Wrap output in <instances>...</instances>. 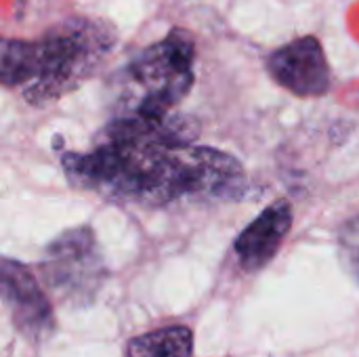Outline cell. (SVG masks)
I'll use <instances>...</instances> for the list:
<instances>
[{
	"label": "cell",
	"mask_w": 359,
	"mask_h": 357,
	"mask_svg": "<svg viewBox=\"0 0 359 357\" xmlns=\"http://www.w3.org/2000/svg\"><path fill=\"white\" fill-rule=\"evenodd\" d=\"M339 252L343 259V265L353 276L359 286V215L351 219L339 236Z\"/></svg>",
	"instance_id": "9c48e42d"
},
{
	"label": "cell",
	"mask_w": 359,
	"mask_h": 357,
	"mask_svg": "<svg viewBox=\"0 0 359 357\" xmlns=\"http://www.w3.org/2000/svg\"><path fill=\"white\" fill-rule=\"evenodd\" d=\"M196 135L187 116L116 118L93 151L65 154L63 168L74 185L120 202L238 200L246 191L242 164L225 151L194 147Z\"/></svg>",
	"instance_id": "6da1fadb"
},
{
	"label": "cell",
	"mask_w": 359,
	"mask_h": 357,
	"mask_svg": "<svg viewBox=\"0 0 359 357\" xmlns=\"http://www.w3.org/2000/svg\"><path fill=\"white\" fill-rule=\"evenodd\" d=\"M111 25L76 17L50 27L40 40H4L0 78L8 88L21 86L32 105H46L86 82L116 44Z\"/></svg>",
	"instance_id": "7a4b0ae2"
},
{
	"label": "cell",
	"mask_w": 359,
	"mask_h": 357,
	"mask_svg": "<svg viewBox=\"0 0 359 357\" xmlns=\"http://www.w3.org/2000/svg\"><path fill=\"white\" fill-rule=\"evenodd\" d=\"M2 303L8 309L15 328L32 339L40 341L55 328V316L50 301L34 280L32 271L11 259H2L0 267Z\"/></svg>",
	"instance_id": "8992f818"
},
{
	"label": "cell",
	"mask_w": 359,
	"mask_h": 357,
	"mask_svg": "<svg viewBox=\"0 0 359 357\" xmlns=\"http://www.w3.org/2000/svg\"><path fill=\"white\" fill-rule=\"evenodd\" d=\"M194 335L185 326H168L133 339L126 357H191Z\"/></svg>",
	"instance_id": "ba28073f"
},
{
	"label": "cell",
	"mask_w": 359,
	"mask_h": 357,
	"mask_svg": "<svg viewBox=\"0 0 359 357\" xmlns=\"http://www.w3.org/2000/svg\"><path fill=\"white\" fill-rule=\"evenodd\" d=\"M292 227V206L288 200H278L265 208L236 240L233 248L240 265L255 274L261 271L280 250Z\"/></svg>",
	"instance_id": "52a82bcc"
},
{
	"label": "cell",
	"mask_w": 359,
	"mask_h": 357,
	"mask_svg": "<svg viewBox=\"0 0 359 357\" xmlns=\"http://www.w3.org/2000/svg\"><path fill=\"white\" fill-rule=\"evenodd\" d=\"M267 72L297 97H322L330 90V65L316 36L297 38L273 50L267 59Z\"/></svg>",
	"instance_id": "5b68a950"
},
{
	"label": "cell",
	"mask_w": 359,
	"mask_h": 357,
	"mask_svg": "<svg viewBox=\"0 0 359 357\" xmlns=\"http://www.w3.org/2000/svg\"><path fill=\"white\" fill-rule=\"evenodd\" d=\"M40 269L46 286L72 305L90 303L105 278L103 257L88 227L61 234L46 248Z\"/></svg>",
	"instance_id": "277c9868"
},
{
	"label": "cell",
	"mask_w": 359,
	"mask_h": 357,
	"mask_svg": "<svg viewBox=\"0 0 359 357\" xmlns=\"http://www.w3.org/2000/svg\"><path fill=\"white\" fill-rule=\"evenodd\" d=\"M196 48L189 34L172 29L145 48L120 76V118L164 120L194 86Z\"/></svg>",
	"instance_id": "3957f363"
}]
</instances>
